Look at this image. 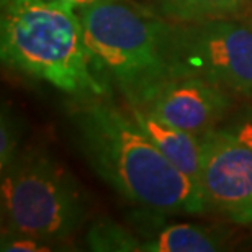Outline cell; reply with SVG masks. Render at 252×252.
Wrapping results in <instances>:
<instances>
[{
	"instance_id": "obj_5",
	"label": "cell",
	"mask_w": 252,
	"mask_h": 252,
	"mask_svg": "<svg viewBox=\"0 0 252 252\" xmlns=\"http://www.w3.org/2000/svg\"><path fill=\"white\" fill-rule=\"evenodd\" d=\"M172 27L169 75L198 77L252 95V25L226 17L179 22Z\"/></svg>"
},
{
	"instance_id": "obj_4",
	"label": "cell",
	"mask_w": 252,
	"mask_h": 252,
	"mask_svg": "<svg viewBox=\"0 0 252 252\" xmlns=\"http://www.w3.org/2000/svg\"><path fill=\"white\" fill-rule=\"evenodd\" d=\"M2 233L56 243L72 236L87 216L82 190L46 154L27 153L2 170Z\"/></svg>"
},
{
	"instance_id": "obj_1",
	"label": "cell",
	"mask_w": 252,
	"mask_h": 252,
	"mask_svg": "<svg viewBox=\"0 0 252 252\" xmlns=\"http://www.w3.org/2000/svg\"><path fill=\"white\" fill-rule=\"evenodd\" d=\"M75 128L90 167L129 203L169 215H196L208 206L201 189L156 148L129 113L92 98L75 112Z\"/></svg>"
},
{
	"instance_id": "obj_7",
	"label": "cell",
	"mask_w": 252,
	"mask_h": 252,
	"mask_svg": "<svg viewBox=\"0 0 252 252\" xmlns=\"http://www.w3.org/2000/svg\"><path fill=\"white\" fill-rule=\"evenodd\" d=\"M154 118L193 134L215 129L231 107V92L198 77L169 75L133 103Z\"/></svg>"
},
{
	"instance_id": "obj_12",
	"label": "cell",
	"mask_w": 252,
	"mask_h": 252,
	"mask_svg": "<svg viewBox=\"0 0 252 252\" xmlns=\"http://www.w3.org/2000/svg\"><path fill=\"white\" fill-rule=\"evenodd\" d=\"M22 139V122L7 103L2 105L0 115V170L7 169L18 156V146Z\"/></svg>"
},
{
	"instance_id": "obj_2",
	"label": "cell",
	"mask_w": 252,
	"mask_h": 252,
	"mask_svg": "<svg viewBox=\"0 0 252 252\" xmlns=\"http://www.w3.org/2000/svg\"><path fill=\"white\" fill-rule=\"evenodd\" d=\"M75 7L59 0H2L0 54L5 65L65 94L100 98L103 75L85 43Z\"/></svg>"
},
{
	"instance_id": "obj_8",
	"label": "cell",
	"mask_w": 252,
	"mask_h": 252,
	"mask_svg": "<svg viewBox=\"0 0 252 252\" xmlns=\"http://www.w3.org/2000/svg\"><path fill=\"white\" fill-rule=\"evenodd\" d=\"M128 113L156 148L200 187L201 136L174 128L134 105H128Z\"/></svg>"
},
{
	"instance_id": "obj_13",
	"label": "cell",
	"mask_w": 252,
	"mask_h": 252,
	"mask_svg": "<svg viewBox=\"0 0 252 252\" xmlns=\"http://www.w3.org/2000/svg\"><path fill=\"white\" fill-rule=\"evenodd\" d=\"M218 129L234 136L241 143L248 144L249 148H252V105L238 112L228 123L220 126Z\"/></svg>"
},
{
	"instance_id": "obj_3",
	"label": "cell",
	"mask_w": 252,
	"mask_h": 252,
	"mask_svg": "<svg viewBox=\"0 0 252 252\" xmlns=\"http://www.w3.org/2000/svg\"><path fill=\"white\" fill-rule=\"evenodd\" d=\"M85 43L103 77L136 102L169 77L172 25L133 0H94L79 7Z\"/></svg>"
},
{
	"instance_id": "obj_10",
	"label": "cell",
	"mask_w": 252,
	"mask_h": 252,
	"mask_svg": "<svg viewBox=\"0 0 252 252\" xmlns=\"http://www.w3.org/2000/svg\"><path fill=\"white\" fill-rule=\"evenodd\" d=\"M159 12L174 22L228 17L251 0H156Z\"/></svg>"
},
{
	"instance_id": "obj_11",
	"label": "cell",
	"mask_w": 252,
	"mask_h": 252,
	"mask_svg": "<svg viewBox=\"0 0 252 252\" xmlns=\"http://www.w3.org/2000/svg\"><path fill=\"white\" fill-rule=\"evenodd\" d=\"M89 246L94 251H141V241L115 223H97L89 231Z\"/></svg>"
},
{
	"instance_id": "obj_6",
	"label": "cell",
	"mask_w": 252,
	"mask_h": 252,
	"mask_svg": "<svg viewBox=\"0 0 252 252\" xmlns=\"http://www.w3.org/2000/svg\"><path fill=\"white\" fill-rule=\"evenodd\" d=\"M200 189L206 205L234 223H252V148L218 128L201 134Z\"/></svg>"
},
{
	"instance_id": "obj_15",
	"label": "cell",
	"mask_w": 252,
	"mask_h": 252,
	"mask_svg": "<svg viewBox=\"0 0 252 252\" xmlns=\"http://www.w3.org/2000/svg\"><path fill=\"white\" fill-rule=\"evenodd\" d=\"M59 2H65L72 5V7H82V5H87L90 2H94V0H59Z\"/></svg>"
},
{
	"instance_id": "obj_9",
	"label": "cell",
	"mask_w": 252,
	"mask_h": 252,
	"mask_svg": "<svg viewBox=\"0 0 252 252\" xmlns=\"http://www.w3.org/2000/svg\"><path fill=\"white\" fill-rule=\"evenodd\" d=\"M221 249V241L211 231L189 223L165 224L151 231L141 241V251L149 252H213Z\"/></svg>"
},
{
	"instance_id": "obj_14",
	"label": "cell",
	"mask_w": 252,
	"mask_h": 252,
	"mask_svg": "<svg viewBox=\"0 0 252 252\" xmlns=\"http://www.w3.org/2000/svg\"><path fill=\"white\" fill-rule=\"evenodd\" d=\"M2 251L8 252H38V251H51L48 248V243L41 239L32 238L25 234H12V233H2Z\"/></svg>"
}]
</instances>
